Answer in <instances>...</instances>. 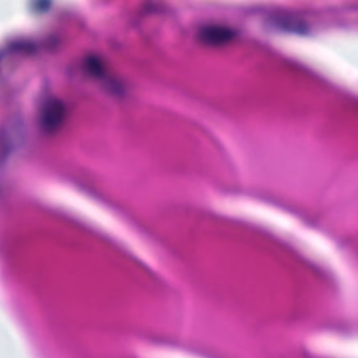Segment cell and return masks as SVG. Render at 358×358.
<instances>
[{
  "label": "cell",
  "instance_id": "obj_1",
  "mask_svg": "<svg viewBox=\"0 0 358 358\" xmlns=\"http://www.w3.org/2000/svg\"><path fill=\"white\" fill-rule=\"evenodd\" d=\"M22 122L18 117L10 119L0 129V166L7 162V159L13 155L17 147L21 143L22 137Z\"/></svg>",
  "mask_w": 358,
  "mask_h": 358
},
{
  "label": "cell",
  "instance_id": "obj_2",
  "mask_svg": "<svg viewBox=\"0 0 358 358\" xmlns=\"http://www.w3.org/2000/svg\"><path fill=\"white\" fill-rule=\"evenodd\" d=\"M64 116V105L59 99H49L41 109V126L46 133H55L63 124Z\"/></svg>",
  "mask_w": 358,
  "mask_h": 358
}]
</instances>
